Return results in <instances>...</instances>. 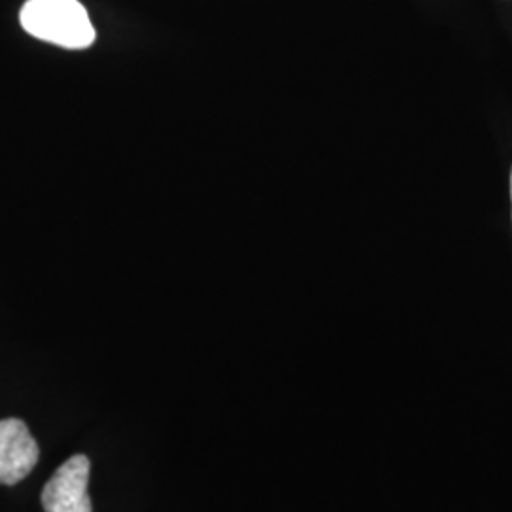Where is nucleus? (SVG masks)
<instances>
[{
  "label": "nucleus",
  "instance_id": "f257e3e1",
  "mask_svg": "<svg viewBox=\"0 0 512 512\" xmlns=\"http://www.w3.org/2000/svg\"><path fill=\"white\" fill-rule=\"evenodd\" d=\"M19 21L29 35L67 50H84L95 42L90 16L78 0H27Z\"/></svg>",
  "mask_w": 512,
  "mask_h": 512
},
{
  "label": "nucleus",
  "instance_id": "f03ea898",
  "mask_svg": "<svg viewBox=\"0 0 512 512\" xmlns=\"http://www.w3.org/2000/svg\"><path fill=\"white\" fill-rule=\"evenodd\" d=\"M92 463L82 454L67 459L42 490L46 512H93L88 494Z\"/></svg>",
  "mask_w": 512,
  "mask_h": 512
},
{
  "label": "nucleus",
  "instance_id": "7ed1b4c3",
  "mask_svg": "<svg viewBox=\"0 0 512 512\" xmlns=\"http://www.w3.org/2000/svg\"><path fill=\"white\" fill-rule=\"evenodd\" d=\"M38 458L40 448L25 421L0 420V484H19L33 473Z\"/></svg>",
  "mask_w": 512,
  "mask_h": 512
},
{
  "label": "nucleus",
  "instance_id": "20e7f679",
  "mask_svg": "<svg viewBox=\"0 0 512 512\" xmlns=\"http://www.w3.org/2000/svg\"><path fill=\"white\" fill-rule=\"evenodd\" d=\"M511 200H512V171H511Z\"/></svg>",
  "mask_w": 512,
  "mask_h": 512
}]
</instances>
